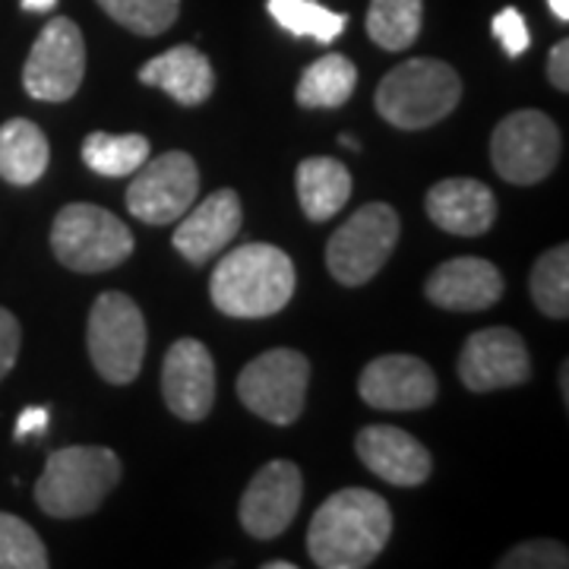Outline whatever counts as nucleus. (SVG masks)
<instances>
[{
    "label": "nucleus",
    "mask_w": 569,
    "mask_h": 569,
    "mask_svg": "<svg viewBox=\"0 0 569 569\" xmlns=\"http://www.w3.org/2000/svg\"><path fill=\"white\" fill-rule=\"evenodd\" d=\"M427 216L437 228L459 238H478L497 219V200L488 183L475 178H447L427 190Z\"/></svg>",
    "instance_id": "19"
},
{
    "label": "nucleus",
    "mask_w": 569,
    "mask_h": 569,
    "mask_svg": "<svg viewBox=\"0 0 569 569\" xmlns=\"http://www.w3.org/2000/svg\"><path fill=\"white\" fill-rule=\"evenodd\" d=\"M89 358L102 380L123 387L133 383L146 358V320L133 298L121 291H104L89 313Z\"/></svg>",
    "instance_id": "6"
},
{
    "label": "nucleus",
    "mask_w": 569,
    "mask_h": 569,
    "mask_svg": "<svg viewBox=\"0 0 569 569\" xmlns=\"http://www.w3.org/2000/svg\"><path fill=\"white\" fill-rule=\"evenodd\" d=\"M51 146L41 127L26 118H13L0 127V178L17 187L36 183L48 171Z\"/></svg>",
    "instance_id": "22"
},
{
    "label": "nucleus",
    "mask_w": 569,
    "mask_h": 569,
    "mask_svg": "<svg viewBox=\"0 0 569 569\" xmlns=\"http://www.w3.org/2000/svg\"><path fill=\"white\" fill-rule=\"evenodd\" d=\"M298 272L291 257L272 244H244L219 260L209 295L234 320H263L279 313L295 295Z\"/></svg>",
    "instance_id": "2"
},
{
    "label": "nucleus",
    "mask_w": 569,
    "mask_h": 569,
    "mask_svg": "<svg viewBox=\"0 0 569 569\" xmlns=\"http://www.w3.org/2000/svg\"><path fill=\"white\" fill-rule=\"evenodd\" d=\"M48 421H51V411L48 408H26L20 418H17V440H26L32 433H44L48 430Z\"/></svg>",
    "instance_id": "34"
},
{
    "label": "nucleus",
    "mask_w": 569,
    "mask_h": 569,
    "mask_svg": "<svg viewBox=\"0 0 569 569\" xmlns=\"http://www.w3.org/2000/svg\"><path fill=\"white\" fill-rule=\"evenodd\" d=\"M459 377L471 392L522 387L531 377L529 348L519 332L507 326H490L468 336L459 355Z\"/></svg>",
    "instance_id": "12"
},
{
    "label": "nucleus",
    "mask_w": 569,
    "mask_h": 569,
    "mask_svg": "<svg viewBox=\"0 0 569 569\" xmlns=\"http://www.w3.org/2000/svg\"><path fill=\"white\" fill-rule=\"evenodd\" d=\"M560 159V130L541 111H516L490 137V162L509 183H538Z\"/></svg>",
    "instance_id": "9"
},
{
    "label": "nucleus",
    "mask_w": 569,
    "mask_h": 569,
    "mask_svg": "<svg viewBox=\"0 0 569 569\" xmlns=\"http://www.w3.org/2000/svg\"><path fill=\"white\" fill-rule=\"evenodd\" d=\"M548 80L553 89L569 92V41H557L548 54Z\"/></svg>",
    "instance_id": "33"
},
{
    "label": "nucleus",
    "mask_w": 569,
    "mask_h": 569,
    "mask_svg": "<svg viewBox=\"0 0 569 569\" xmlns=\"http://www.w3.org/2000/svg\"><path fill=\"white\" fill-rule=\"evenodd\" d=\"M425 295L430 305L443 307V310L475 313V310H488L500 301L503 276L488 260L459 257V260H447L443 266H437L427 276Z\"/></svg>",
    "instance_id": "18"
},
{
    "label": "nucleus",
    "mask_w": 569,
    "mask_h": 569,
    "mask_svg": "<svg viewBox=\"0 0 569 569\" xmlns=\"http://www.w3.org/2000/svg\"><path fill=\"white\" fill-rule=\"evenodd\" d=\"M121 481V462L104 447H67L48 456L36 481L39 507L54 519H80L102 507Z\"/></svg>",
    "instance_id": "3"
},
{
    "label": "nucleus",
    "mask_w": 569,
    "mask_h": 569,
    "mask_svg": "<svg viewBox=\"0 0 569 569\" xmlns=\"http://www.w3.org/2000/svg\"><path fill=\"white\" fill-rule=\"evenodd\" d=\"M200 197V168L187 152H164L146 159L127 187V209L146 224H171Z\"/></svg>",
    "instance_id": "11"
},
{
    "label": "nucleus",
    "mask_w": 569,
    "mask_h": 569,
    "mask_svg": "<svg viewBox=\"0 0 569 569\" xmlns=\"http://www.w3.org/2000/svg\"><path fill=\"white\" fill-rule=\"evenodd\" d=\"M548 7H550V13H553L560 22L569 20V0H548Z\"/></svg>",
    "instance_id": "36"
},
{
    "label": "nucleus",
    "mask_w": 569,
    "mask_h": 569,
    "mask_svg": "<svg viewBox=\"0 0 569 569\" xmlns=\"http://www.w3.org/2000/svg\"><path fill=\"white\" fill-rule=\"evenodd\" d=\"M140 82L168 92L178 104H200L216 89V73L203 51L193 44H178L140 67Z\"/></svg>",
    "instance_id": "20"
},
{
    "label": "nucleus",
    "mask_w": 569,
    "mask_h": 569,
    "mask_svg": "<svg viewBox=\"0 0 569 569\" xmlns=\"http://www.w3.org/2000/svg\"><path fill=\"white\" fill-rule=\"evenodd\" d=\"M20 342H22V332H20V323H17V317H13L10 310H3V307H0V380L13 370V365H17Z\"/></svg>",
    "instance_id": "32"
},
{
    "label": "nucleus",
    "mask_w": 569,
    "mask_h": 569,
    "mask_svg": "<svg viewBox=\"0 0 569 569\" xmlns=\"http://www.w3.org/2000/svg\"><path fill=\"white\" fill-rule=\"evenodd\" d=\"M310 365L295 348H272L253 358L238 377V396L269 425H295L305 411Z\"/></svg>",
    "instance_id": "8"
},
{
    "label": "nucleus",
    "mask_w": 569,
    "mask_h": 569,
    "mask_svg": "<svg viewBox=\"0 0 569 569\" xmlns=\"http://www.w3.org/2000/svg\"><path fill=\"white\" fill-rule=\"evenodd\" d=\"M51 250L73 272H104L133 253V234L102 206L70 203L51 224Z\"/></svg>",
    "instance_id": "5"
},
{
    "label": "nucleus",
    "mask_w": 569,
    "mask_h": 569,
    "mask_svg": "<svg viewBox=\"0 0 569 569\" xmlns=\"http://www.w3.org/2000/svg\"><path fill=\"white\" fill-rule=\"evenodd\" d=\"M531 301L550 320H567L569 317V247H550L541 253V260L531 266L529 279Z\"/></svg>",
    "instance_id": "27"
},
{
    "label": "nucleus",
    "mask_w": 569,
    "mask_h": 569,
    "mask_svg": "<svg viewBox=\"0 0 569 569\" xmlns=\"http://www.w3.org/2000/svg\"><path fill=\"white\" fill-rule=\"evenodd\" d=\"M164 406L181 421H203L216 402V365L203 342L181 339L168 348L162 365Z\"/></svg>",
    "instance_id": "14"
},
{
    "label": "nucleus",
    "mask_w": 569,
    "mask_h": 569,
    "mask_svg": "<svg viewBox=\"0 0 569 569\" xmlns=\"http://www.w3.org/2000/svg\"><path fill=\"white\" fill-rule=\"evenodd\" d=\"M500 569H553V567H569L567 548L557 545V541H529V545H519L509 553H503L497 560Z\"/></svg>",
    "instance_id": "30"
},
{
    "label": "nucleus",
    "mask_w": 569,
    "mask_h": 569,
    "mask_svg": "<svg viewBox=\"0 0 569 569\" xmlns=\"http://www.w3.org/2000/svg\"><path fill=\"white\" fill-rule=\"evenodd\" d=\"M358 70L346 54H326L301 73L295 99L301 108H342L355 96Z\"/></svg>",
    "instance_id": "23"
},
{
    "label": "nucleus",
    "mask_w": 569,
    "mask_h": 569,
    "mask_svg": "<svg viewBox=\"0 0 569 569\" xmlns=\"http://www.w3.org/2000/svg\"><path fill=\"white\" fill-rule=\"evenodd\" d=\"M355 449H358V459L377 478H383L387 485H396V488H418L433 471L430 452L402 427H365L355 440Z\"/></svg>",
    "instance_id": "17"
},
{
    "label": "nucleus",
    "mask_w": 569,
    "mask_h": 569,
    "mask_svg": "<svg viewBox=\"0 0 569 569\" xmlns=\"http://www.w3.org/2000/svg\"><path fill=\"white\" fill-rule=\"evenodd\" d=\"M295 563H284V560H276V563H266V569H291Z\"/></svg>",
    "instance_id": "37"
},
{
    "label": "nucleus",
    "mask_w": 569,
    "mask_h": 569,
    "mask_svg": "<svg viewBox=\"0 0 569 569\" xmlns=\"http://www.w3.org/2000/svg\"><path fill=\"white\" fill-rule=\"evenodd\" d=\"M462 99V80L456 70L433 58H411L392 67L377 89L380 118L399 130H425L443 121Z\"/></svg>",
    "instance_id": "4"
},
{
    "label": "nucleus",
    "mask_w": 569,
    "mask_h": 569,
    "mask_svg": "<svg viewBox=\"0 0 569 569\" xmlns=\"http://www.w3.org/2000/svg\"><path fill=\"white\" fill-rule=\"evenodd\" d=\"M425 0H370L367 36L383 51H406L421 36Z\"/></svg>",
    "instance_id": "24"
},
{
    "label": "nucleus",
    "mask_w": 569,
    "mask_h": 569,
    "mask_svg": "<svg viewBox=\"0 0 569 569\" xmlns=\"http://www.w3.org/2000/svg\"><path fill=\"white\" fill-rule=\"evenodd\" d=\"M86 73V41L80 26L54 17L39 32L22 67V86L39 102H67L77 96Z\"/></svg>",
    "instance_id": "10"
},
{
    "label": "nucleus",
    "mask_w": 569,
    "mask_h": 569,
    "mask_svg": "<svg viewBox=\"0 0 569 569\" xmlns=\"http://www.w3.org/2000/svg\"><path fill=\"white\" fill-rule=\"evenodd\" d=\"M298 200L310 222H329L351 197V174L339 159L313 156L298 164Z\"/></svg>",
    "instance_id": "21"
},
{
    "label": "nucleus",
    "mask_w": 569,
    "mask_h": 569,
    "mask_svg": "<svg viewBox=\"0 0 569 569\" xmlns=\"http://www.w3.org/2000/svg\"><path fill=\"white\" fill-rule=\"evenodd\" d=\"M301 493H305V478L301 468L295 462L276 459L263 466L247 485L244 497H241V526L247 535L269 541L279 538L298 516L301 507Z\"/></svg>",
    "instance_id": "13"
},
{
    "label": "nucleus",
    "mask_w": 569,
    "mask_h": 569,
    "mask_svg": "<svg viewBox=\"0 0 569 569\" xmlns=\"http://www.w3.org/2000/svg\"><path fill=\"white\" fill-rule=\"evenodd\" d=\"M48 550L29 522L0 512V569H44Z\"/></svg>",
    "instance_id": "29"
},
{
    "label": "nucleus",
    "mask_w": 569,
    "mask_h": 569,
    "mask_svg": "<svg viewBox=\"0 0 569 569\" xmlns=\"http://www.w3.org/2000/svg\"><path fill=\"white\" fill-rule=\"evenodd\" d=\"M241 197L234 190H216L178 219V231L171 238L174 250L193 266L209 263L234 241V234L241 231Z\"/></svg>",
    "instance_id": "16"
},
{
    "label": "nucleus",
    "mask_w": 569,
    "mask_h": 569,
    "mask_svg": "<svg viewBox=\"0 0 569 569\" xmlns=\"http://www.w3.org/2000/svg\"><path fill=\"white\" fill-rule=\"evenodd\" d=\"M490 29H493V36L503 44V51H507L509 58H519L522 51H529L531 32L529 26H526V17H522L516 7L500 10V13L493 17V22H490Z\"/></svg>",
    "instance_id": "31"
},
{
    "label": "nucleus",
    "mask_w": 569,
    "mask_h": 569,
    "mask_svg": "<svg viewBox=\"0 0 569 569\" xmlns=\"http://www.w3.org/2000/svg\"><path fill=\"white\" fill-rule=\"evenodd\" d=\"M342 146H348V149H358V140H351V137H342Z\"/></svg>",
    "instance_id": "38"
},
{
    "label": "nucleus",
    "mask_w": 569,
    "mask_h": 569,
    "mask_svg": "<svg viewBox=\"0 0 569 569\" xmlns=\"http://www.w3.org/2000/svg\"><path fill=\"white\" fill-rule=\"evenodd\" d=\"M399 212L389 203H367L326 244V266L336 282L367 284L399 244Z\"/></svg>",
    "instance_id": "7"
},
{
    "label": "nucleus",
    "mask_w": 569,
    "mask_h": 569,
    "mask_svg": "<svg viewBox=\"0 0 569 569\" xmlns=\"http://www.w3.org/2000/svg\"><path fill=\"white\" fill-rule=\"evenodd\" d=\"M358 392L370 408L418 411L437 399V377L415 355H383L365 367Z\"/></svg>",
    "instance_id": "15"
},
{
    "label": "nucleus",
    "mask_w": 569,
    "mask_h": 569,
    "mask_svg": "<svg viewBox=\"0 0 569 569\" xmlns=\"http://www.w3.org/2000/svg\"><path fill=\"white\" fill-rule=\"evenodd\" d=\"M269 7V17L282 26L284 32L291 36H301V39H317L329 44L346 32L348 17L346 13H336L317 0H266Z\"/></svg>",
    "instance_id": "26"
},
{
    "label": "nucleus",
    "mask_w": 569,
    "mask_h": 569,
    "mask_svg": "<svg viewBox=\"0 0 569 569\" xmlns=\"http://www.w3.org/2000/svg\"><path fill=\"white\" fill-rule=\"evenodd\" d=\"M22 10H29V13H48V10H54V3L58 0H20Z\"/></svg>",
    "instance_id": "35"
},
{
    "label": "nucleus",
    "mask_w": 569,
    "mask_h": 569,
    "mask_svg": "<svg viewBox=\"0 0 569 569\" xmlns=\"http://www.w3.org/2000/svg\"><path fill=\"white\" fill-rule=\"evenodd\" d=\"M149 159V140L140 133H89L82 142V162L102 178H130Z\"/></svg>",
    "instance_id": "25"
},
{
    "label": "nucleus",
    "mask_w": 569,
    "mask_h": 569,
    "mask_svg": "<svg viewBox=\"0 0 569 569\" xmlns=\"http://www.w3.org/2000/svg\"><path fill=\"white\" fill-rule=\"evenodd\" d=\"M392 535L389 503L365 488H346L332 493L313 512L307 531V550L323 569H365Z\"/></svg>",
    "instance_id": "1"
},
{
    "label": "nucleus",
    "mask_w": 569,
    "mask_h": 569,
    "mask_svg": "<svg viewBox=\"0 0 569 569\" xmlns=\"http://www.w3.org/2000/svg\"><path fill=\"white\" fill-rule=\"evenodd\" d=\"M99 7L137 36H162L181 13V0H99Z\"/></svg>",
    "instance_id": "28"
}]
</instances>
